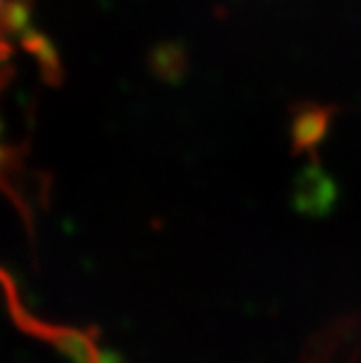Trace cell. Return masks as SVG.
<instances>
[{"mask_svg":"<svg viewBox=\"0 0 361 363\" xmlns=\"http://www.w3.org/2000/svg\"><path fill=\"white\" fill-rule=\"evenodd\" d=\"M5 5H7V0H0V17L5 14Z\"/></svg>","mask_w":361,"mask_h":363,"instance_id":"cell-1","label":"cell"}]
</instances>
